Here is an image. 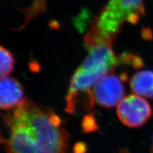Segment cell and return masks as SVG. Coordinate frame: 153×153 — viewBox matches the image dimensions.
Returning <instances> with one entry per match:
<instances>
[{"label": "cell", "mask_w": 153, "mask_h": 153, "mask_svg": "<svg viewBox=\"0 0 153 153\" xmlns=\"http://www.w3.org/2000/svg\"><path fill=\"white\" fill-rule=\"evenodd\" d=\"M3 119L7 153H67L69 134L61 119L50 108L24 99Z\"/></svg>", "instance_id": "1"}, {"label": "cell", "mask_w": 153, "mask_h": 153, "mask_svg": "<svg viewBox=\"0 0 153 153\" xmlns=\"http://www.w3.org/2000/svg\"><path fill=\"white\" fill-rule=\"evenodd\" d=\"M22 86L16 79L3 77L0 82V107L3 110L10 109L23 101Z\"/></svg>", "instance_id": "6"}, {"label": "cell", "mask_w": 153, "mask_h": 153, "mask_svg": "<svg viewBox=\"0 0 153 153\" xmlns=\"http://www.w3.org/2000/svg\"><path fill=\"white\" fill-rule=\"evenodd\" d=\"M127 75H117L114 70L105 75L93 88L94 101L102 107L112 108L119 104L124 94L123 82L127 80Z\"/></svg>", "instance_id": "4"}, {"label": "cell", "mask_w": 153, "mask_h": 153, "mask_svg": "<svg viewBox=\"0 0 153 153\" xmlns=\"http://www.w3.org/2000/svg\"><path fill=\"white\" fill-rule=\"evenodd\" d=\"M114 40L92 26L84 40L88 55L70 80L74 89L80 92L89 91L100 79L121 64L120 59L112 49Z\"/></svg>", "instance_id": "2"}, {"label": "cell", "mask_w": 153, "mask_h": 153, "mask_svg": "<svg viewBox=\"0 0 153 153\" xmlns=\"http://www.w3.org/2000/svg\"><path fill=\"white\" fill-rule=\"evenodd\" d=\"M144 0H109L96 18L93 26L115 38L124 23L135 25L144 16Z\"/></svg>", "instance_id": "3"}, {"label": "cell", "mask_w": 153, "mask_h": 153, "mask_svg": "<svg viewBox=\"0 0 153 153\" xmlns=\"http://www.w3.org/2000/svg\"><path fill=\"white\" fill-rule=\"evenodd\" d=\"M152 113L150 104L136 94L123 98L117 108L119 119L124 125L130 128L143 126L150 119Z\"/></svg>", "instance_id": "5"}, {"label": "cell", "mask_w": 153, "mask_h": 153, "mask_svg": "<svg viewBox=\"0 0 153 153\" xmlns=\"http://www.w3.org/2000/svg\"><path fill=\"white\" fill-rule=\"evenodd\" d=\"M132 91L142 97L153 99V71L143 70L134 74L130 82Z\"/></svg>", "instance_id": "7"}, {"label": "cell", "mask_w": 153, "mask_h": 153, "mask_svg": "<svg viewBox=\"0 0 153 153\" xmlns=\"http://www.w3.org/2000/svg\"><path fill=\"white\" fill-rule=\"evenodd\" d=\"M150 151H151V153H153V134L151 138V145L150 148Z\"/></svg>", "instance_id": "10"}, {"label": "cell", "mask_w": 153, "mask_h": 153, "mask_svg": "<svg viewBox=\"0 0 153 153\" xmlns=\"http://www.w3.org/2000/svg\"><path fill=\"white\" fill-rule=\"evenodd\" d=\"M0 61L1 78L8 76L13 69L15 60L11 52L3 46L0 49Z\"/></svg>", "instance_id": "8"}, {"label": "cell", "mask_w": 153, "mask_h": 153, "mask_svg": "<svg viewBox=\"0 0 153 153\" xmlns=\"http://www.w3.org/2000/svg\"><path fill=\"white\" fill-rule=\"evenodd\" d=\"M83 129L86 132L97 130V125L91 116L86 117L83 122Z\"/></svg>", "instance_id": "9"}]
</instances>
